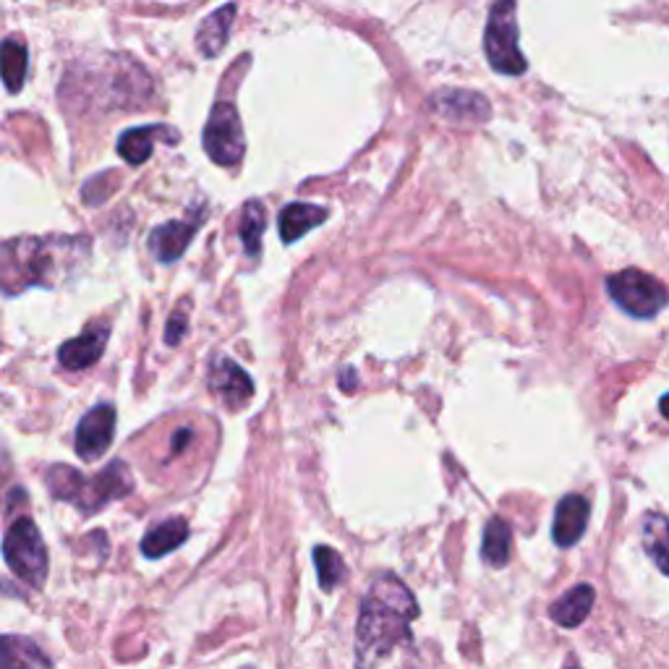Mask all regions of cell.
<instances>
[{"mask_svg": "<svg viewBox=\"0 0 669 669\" xmlns=\"http://www.w3.org/2000/svg\"><path fill=\"white\" fill-rule=\"evenodd\" d=\"M90 259V241L76 236H21L0 244V294L55 288Z\"/></svg>", "mask_w": 669, "mask_h": 669, "instance_id": "1", "label": "cell"}, {"mask_svg": "<svg viewBox=\"0 0 669 669\" xmlns=\"http://www.w3.org/2000/svg\"><path fill=\"white\" fill-rule=\"evenodd\" d=\"M419 617L413 594L395 576H380L367 594L356 630L361 665H374L411 638V622Z\"/></svg>", "mask_w": 669, "mask_h": 669, "instance_id": "2", "label": "cell"}, {"mask_svg": "<svg viewBox=\"0 0 669 669\" xmlns=\"http://www.w3.org/2000/svg\"><path fill=\"white\" fill-rule=\"evenodd\" d=\"M48 490L53 497L63 502H74L84 513H94L105 507L107 502L121 500L134 490L128 469L121 461L107 465L94 478H86L69 465H53L48 471Z\"/></svg>", "mask_w": 669, "mask_h": 669, "instance_id": "3", "label": "cell"}, {"mask_svg": "<svg viewBox=\"0 0 669 669\" xmlns=\"http://www.w3.org/2000/svg\"><path fill=\"white\" fill-rule=\"evenodd\" d=\"M486 58L492 69L505 76L526 74L528 61L518 48V17H515V0H497L490 11L484 34Z\"/></svg>", "mask_w": 669, "mask_h": 669, "instance_id": "4", "label": "cell"}, {"mask_svg": "<svg viewBox=\"0 0 669 669\" xmlns=\"http://www.w3.org/2000/svg\"><path fill=\"white\" fill-rule=\"evenodd\" d=\"M3 557L21 580L42 586L48 578V552L38 526L29 518H19L3 539Z\"/></svg>", "mask_w": 669, "mask_h": 669, "instance_id": "5", "label": "cell"}, {"mask_svg": "<svg viewBox=\"0 0 669 669\" xmlns=\"http://www.w3.org/2000/svg\"><path fill=\"white\" fill-rule=\"evenodd\" d=\"M607 290L613 301L630 317L649 319L667 307L669 294L657 278L641 270H622L607 278Z\"/></svg>", "mask_w": 669, "mask_h": 669, "instance_id": "6", "label": "cell"}, {"mask_svg": "<svg viewBox=\"0 0 669 669\" xmlns=\"http://www.w3.org/2000/svg\"><path fill=\"white\" fill-rule=\"evenodd\" d=\"M244 128L236 107L230 103H220L213 107L205 126V150L217 165L233 167L244 157Z\"/></svg>", "mask_w": 669, "mask_h": 669, "instance_id": "7", "label": "cell"}, {"mask_svg": "<svg viewBox=\"0 0 669 669\" xmlns=\"http://www.w3.org/2000/svg\"><path fill=\"white\" fill-rule=\"evenodd\" d=\"M115 434L113 405H97L79 421L76 429V453L82 461H97L111 447Z\"/></svg>", "mask_w": 669, "mask_h": 669, "instance_id": "8", "label": "cell"}, {"mask_svg": "<svg viewBox=\"0 0 669 669\" xmlns=\"http://www.w3.org/2000/svg\"><path fill=\"white\" fill-rule=\"evenodd\" d=\"M209 390H213L228 409L236 411L251 400L254 382L236 361L220 356V359H215L213 372H209Z\"/></svg>", "mask_w": 669, "mask_h": 669, "instance_id": "9", "label": "cell"}, {"mask_svg": "<svg viewBox=\"0 0 669 669\" xmlns=\"http://www.w3.org/2000/svg\"><path fill=\"white\" fill-rule=\"evenodd\" d=\"M202 220H205V213H192L188 220H173L159 225V228L152 230L150 236V249L159 261H176L181 254L186 251V246L192 244L194 233L199 230Z\"/></svg>", "mask_w": 669, "mask_h": 669, "instance_id": "10", "label": "cell"}, {"mask_svg": "<svg viewBox=\"0 0 669 669\" xmlns=\"http://www.w3.org/2000/svg\"><path fill=\"white\" fill-rule=\"evenodd\" d=\"M178 140H181V134H178V131H173L171 126L128 128V131H123V134H121L119 152L128 165H142V163H147L157 142L176 144Z\"/></svg>", "mask_w": 669, "mask_h": 669, "instance_id": "11", "label": "cell"}, {"mask_svg": "<svg viewBox=\"0 0 669 669\" xmlns=\"http://www.w3.org/2000/svg\"><path fill=\"white\" fill-rule=\"evenodd\" d=\"M588 513H591V505H588V500L580 497V494H567V497L559 502L555 513V526H552V536H555L559 547H573V544L580 542L588 523Z\"/></svg>", "mask_w": 669, "mask_h": 669, "instance_id": "12", "label": "cell"}, {"mask_svg": "<svg viewBox=\"0 0 669 669\" xmlns=\"http://www.w3.org/2000/svg\"><path fill=\"white\" fill-rule=\"evenodd\" d=\"M107 346V327H97V330H86L79 334L76 340H69L61 348V363L71 372H82V369L92 367L100 359Z\"/></svg>", "mask_w": 669, "mask_h": 669, "instance_id": "13", "label": "cell"}, {"mask_svg": "<svg viewBox=\"0 0 669 669\" xmlns=\"http://www.w3.org/2000/svg\"><path fill=\"white\" fill-rule=\"evenodd\" d=\"M434 107L450 121L478 123L490 119V103L476 92H442L434 97Z\"/></svg>", "mask_w": 669, "mask_h": 669, "instance_id": "14", "label": "cell"}, {"mask_svg": "<svg viewBox=\"0 0 669 669\" xmlns=\"http://www.w3.org/2000/svg\"><path fill=\"white\" fill-rule=\"evenodd\" d=\"M596 599L594 586L580 584L573 588V591H567L563 599L555 601V607H552V620H555L559 628H578L580 622L586 620L588 613H591Z\"/></svg>", "mask_w": 669, "mask_h": 669, "instance_id": "15", "label": "cell"}, {"mask_svg": "<svg viewBox=\"0 0 669 669\" xmlns=\"http://www.w3.org/2000/svg\"><path fill=\"white\" fill-rule=\"evenodd\" d=\"M325 220H327V209L325 207L301 205V202H294V205H288L278 217L280 238L286 244H294L303 236V233L317 228V225L325 223Z\"/></svg>", "mask_w": 669, "mask_h": 669, "instance_id": "16", "label": "cell"}, {"mask_svg": "<svg viewBox=\"0 0 669 669\" xmlns=\"http://www.w3.org/2000/svg\"><path fill=\"white\" fill-rule=\"evenodd\" d=\"M233 19H236V6H225V9L209 13V17L202 21L199 32H196V48L207 58H215L225 48V42H228Z\"/></svg>", "mask_w": 669, "mask_h": 669, "instance_id": "17", "label": "cell"}, {"mask_svg": "<svg viewBox=\"0 0 669 669\" xmlns=\"http://www.w3.org/2000/svg\"><path fill=\"white\" fill-rule=\"evenodd\" d=\"M186 539H188V526H186V521L171 518V521L159 523L157 528H152L150 534L144 536L142 552H144V557L157 559V557H165L167 552L178 549L181 544H184Z\"/></svg>", "mask_w": 669, "mask_h": 669, "instance_id": "18", "label": "cell"}, {"mask_svg": "<svg viewBox=\"0 0 669 669\" xmlns=\"http://www.w3.org/2000/svg\"><path fill=\"white\" fill-rule=\"evenodd\" d=\"M0 667H50V659L29 638H0Z\"/></svg>", "mask_w": 669, "mask_h": 669, "instance_id": "19", "label": "cell"}, {"mask_svg": "<svg viewBox=\"0 0 669 669\" xmlns=\"http://www.w3.org/2000/svg\"><path fill=\"white\" fill-rule=\"evenodd\" d=\"M0 76L9 92H21L27 82V48L19 40H6L0 45Z\"/></svg>", "mask_w": 669, "mask_h": 669, "instance_id": "20", "label": "cell"}, {"mask_svg": "<svg viewBox=\"0 0 669 669\" xmlns=\"http://www.w3.org/2000/svg\"><path fill=\"white\" fill-rule=\"evenodd\" d=\"M644 547L653 559V565L669 576V518L649 515L644 523Z\"/></svg>", "mask_w": 669, "mask_h": 669, "instance_id": "21", "label": "cell"}, {"mask_svg": "<svg viewBox=\"0 0 669 669\" xmlns=\"http://www.w3.org/2000/svg\"><path fill=\"white\" fill-rule=\"evenodd\" d=\"M267 228V209L261 202L251 199L246 202L244 213H241V225H238V233H241L244 249L249 257H257L261 251V236H265Z\"/></svg>", "mask_w": 669, "mask_h": 669, "instance_id": "22", "label": "cell"}, {"mask_svg": "<svg viewBox=\"0 0 669 669\" xmlns=\"http://www.w3.org/2000/svg\"><path fill=\"white\" fill-rule=\"evenodd\" d=\"M511 544H513V534H511V526H507L505 521L492 518L490 523H486L484 547H482V555L486 563H490L492 567L505 565L507 559H511Z\"/></svg>", "mask_w": 669, "mask_h": 669, "instance_id": "23", "label": "cell"}, {"mask_svg": "<svg viewBox=\"0 0 669 669\" xmlns=\"http://www.w3.org/2000/svg\"><path fill=\"white\" fill-rule=\"evenodd\" d=\"M315 563H317V576H319V586L325 591H332L340 580L346 578V565L343 557L330 547H317L315 549Z\"/></svg>", "mask_w": 669, "mask_h": 669, "instance_id": "24", "label": "cell"}, {"mask_svg": "<svg viewBox=\"0 0 669 669\" xmlns=\"http://www.w3.org/2000/svg\"><path fill=\"white\" fill-rule=\"evenodd\" d=\"M186 325H188V319H186V315H181V311H176V315L171 317V322H167V330H165L167 346H178L181 340H184Z\"/></svg>", "mask_w": 669, "mask_h": 669, "instance_id": "25", "label": "cell"}, {"mask_svg": "<svg viewBox=\"0 0 669 669\" xmlns=\"http://www.w3.org/2000/svg\"><path fill=\"white\" fill-rule=\"evenodd\" d=\"M659 411H661V416L665 419H669V392L665 398H661V403H659Z\"/></svg>", "mask_w": 669, "mask_h": 669, "instance_id": "26", "label": "cell"}]
</instances>
